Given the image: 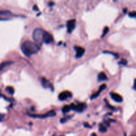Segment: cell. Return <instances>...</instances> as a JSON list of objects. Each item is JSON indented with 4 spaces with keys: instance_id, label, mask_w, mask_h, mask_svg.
I'll list each match as a JSON object with an SVG mask.
<instances>
[{
    "instance_id": "cell-1",
    "label": "cell",
    "mask_w": 136,
    "mask_h": 136,
    "mask_svg": "<svg viewBox=\"0 0 136 136\" xmlns=\"http://www.w3.org/2000/svg\"><path fill=\"white\" fill-rule=\"evenodd\" d=\"M21 51L25 55L29 57L37 53L39 51V47L33 42L27 41L22 44Z\"/></svg>"
},
{
    "instance_id": "cell-2",
    "label": "cell",
    "mask_w": 136,
    "mask_h": 136,
    "mask_svg": "<svg viewBox=\"0 0 136 136\" xmlns=\"http://www.w3.org/2000/svg\"><path fill=\"white\" fill-rule=\"evenodd\" d=\"M45 31L42 29H35L33 31V39L36 45H37L39 47L41 46L43 43H44L43 42V35Z\"/></svg>"
},
{
    "instance_id": "cell-3",
    "label": "cell",
    "mask_w": 136,
    "mask_h": 136,
    "mask_svg": "<svg viewBox=\"0 0 136 136\" xmlns=\"http://www.w3.org/2000/svg\"><path fill=\"white\" fill-rule=\"evenodd\" d=\"M30 116L35 118H46L49 117H54L56 116V112L55 110H51L43 115H29Z\"/></svg>"
},
{
    "instance_id": "cell-4",
    "label": "cell",
    "mask_w": 136,
    "mask_h": 136,
    "mask_svg": "<svg viewBox=\"0 0 136 136\" xmlns=\"http://www.w3.org/2000/svg\"><path fill=\"white\" fill-rule=\"evenodd\" d=\"M70 106L71 110H73L76 111L78 112H82L84 110L85 108H86V104H83V103H80L78 104L74 105V104H72L70 105Z\"/></svg>"
},
{
    "instance_id": "cell-5",
    "label": "cell",
    "mask_w": 136,
    "mask_h": 136,
    "mask_svg": "<svg viewBox=\"0 0 136 136\" xmlns=\"http://www.w3.org/2000/svg\"><path fill=\"white\" fill-rule=\"evenodd\" d=\"M54 38L51 34L49 33V32H47L45 31L43 35V42L46 44L51 43L53 42Z\"/></svg>"
},
{
    "instance_id": "cell-6",
    "label": "cell",
    "mask_w": 136,
    "mask_h": 136,
    "mask_svg": "<svg viewBox=\"0 0 136 136\" xmlns=\"http://www.w3.org/2000/svg\"><path fill=\"white\" fill-rule=\"evenodd\" d=\"M72 96V94L70 92L65 91V92L60 93V94L59 95V98L60 100H65L69 98H71Z\"/></svg>"
},
{
    "instance_id": "cell-7",
    "label": "cell",
    "mask_w": 136,
    "mask_h": 136,
    "mask_svg": "<svg viewBox=\"0 0 136 136\" xmlns=\"http://www.w3.org/2000/svg\"><path fill=\"white\" fill-rule=\"evenodd\" d=\"M76 27V20L70 19L67 22V32L68 33H70L73 31Z\"/></svg>"
},
{
    "instance_id": "cell-8",
    "label": "cell",
    "mask_w": 136,
    "mask_h": 136,
    "mask_svg": "<svg viewBox=\"0 0 136 136\" xmlns=\"http://www.w3.org/2000/svg\"><path fill=\"white\" fill-rule=\"evenodd\" d=\"M74 49L75 50H76V57L80 58L84 55V52H85V50L84 48L76 46V47H74Z\"/></svg>"
},
{
    "instance_id": "cell-9",
    "label": "cell",
    "mask_w": 136,
    "mask_h": 136,
    "mask_svg": "<svg viewBox=\"0 0 136 136\" xmlns=\"http://www.w3.org/2000/svg\"><path fill=\"white\" fill-rule=\"evenodd\" d=\"M110 96L112 97V98L114 101L117 102H122L123 100V98L122 96H120L118 94L115 92H111Z\"/></svg>"
},
{
    "instance_id": "cell-10",
    "label": "cell",
    "mask_w": 136,
    "mask_h": 136,
    "mask_svg": "<svg viewBox=\"0 0 136 136\" xmlns=\"http://www.w3.org/2000/svg\"><path fill=\"white\" fill-rule=\"evenodd\" d=\"M41 82H42V85H43V86L45 87V88H51L52 84L51 83L49 82V81L47 80L45 78H43L41 80Z\"/></svg>"
},
{
    "instance_id": "cell-11",
    "label": "cell",
    "mask_w": 136,
    "mask_h": 136,
    "mask_svg": "<svg viewBox=\"0 0 136 136\" xmlns=\"http://www.w3.org/2000/svg\"><path fill=\"white\" fill-rule=\"evenodd\" d=\"M98 80L99 82H102V81L106 80L107 76L104 72H101L98 75Z\"/></svg>"
},
{
    "instance_id": "cell-12",
    "label": "cell",
    "mask_w": 136,
    "mask_h": 136,
    "mask_svg": "<svg viewBox=\"0 0 136 136\" xmlns=\"http://www.w3.org/2000/svg\"><path fill=\"white\" fill-rule=\"evenodd\" d=\"M13 63V61H5L3 62V63H2L1 64H0V71L2 70L3 69L5 68V67H8V66L11 65V64Z\"/></svg>"
},
{
    "instance_id": "cell-13",
    "label": "cell",
    "mask_w": 136,
    "mask_h": 136,
    "mask_svg": "<svg viewBox=\"0 0 136 136\" xmlns=\"http://www.w3.org/2000/svg\"><path fill=\"white\" fill-rule=\"evenodd\" d=\"M99 130L101 133H106L107 132L106 127L104 126L103 124H100V127H99Z\"/></svg>"
},
{
    "instance_id": "cell-14",
    "label": "cell",
    "mask_w": 136,
    "mask_h": 136,
    "mask_svg": "<svg viewBox=\"0 0 136 136\" xmlns=\"http://www.w3.org/2000/svg\"><path fill=\"white\" fill-rule=\"evenodd\" d=\"M70 110H71L70 106H67H67H65L63 107V110H62V111H63V112L64 114L68 112Z\"/></svg>"
},
{
    "instance_id": "cell-15",
    "label": "cell",
    "mask_w": 136,
    "mask_h": 136,
    "mask_svg": "<svg viewBox=\"0 0 136 136\" xmlns=\"http://www.w3.org/2000/svg\"><path fill=\"white\" fill-rule=\"evenodd\" d=\"M6 90L8 92H9V94H13L14 92H15V90H14L13 88H12V87L11 86L7 87Z\"/></svg>"
},
{
    "instance_id": "cell-16",
    "label": "cell",
    "mask_w": 136,
    "mask_h": 136,
    "mask_svg": "<svg viewBox=\"0 0 136 136\" xmlns=\"http://www.w3.org/2000/svg\"><path fill=\"white\" fill-rule=\"evenodd\" d=\"M11 13L9 11H0V15H8Z\"/></svg>"
},
{
    "instance_id": "cell-17",
    "label": "cell",
    "mask_w": 136,
    "mask_h": 136,
    "mask_svg": "<svg viewBox=\"0 0 136 136\" xmlns=\"http://www.w3.org/2000/svg\"><path fill=\"white\" fill-rule=\"evenodd\" d=\"M109 31V28L108 27H106L104 29V31H103V33L102 35V37H105V36L106 35V34L108 33Z\"/></svg>"
},
{
    "instance_id": "cell-18",
    "label": "cell",
    "mask_w": 136,
    "mask_h": 136,
    "mask_svg": "<svg viewBox=\"0 0 136 136\" xmlns=\"http://www.w3.org/2000/svg\"><path fill=\"white\" fill-rule=\"evenodd\" d=\"M127 63H128V62L126 59H122L121 60V61L120 62V65H126Z\"/></svg>"
},
{
    "instance_id": "cell-19",
    "label": "cell",
    "mask_w": 136,
    "mask_h": 136,
    "mask_svg": "<svg viewBox=\"0 0 136 136\" xmlns=\"http://www.w3.org/2000/svg\"><path fill=\"white\" fill-rule=\"evenodd\" d=\"M129 16L131 17H136V11H133V12L130 13H129Z\"/></svg>"
},
{
    "instance_id": "cell-20",
    "label": "cell",
    "mask_w": 136,
    "mask_h": 136,
    "mask_svg": "<svg viewBox=\"0 0 136 136\" xmlns=\"http://www.w3.org/2000/svg\"><path fill=\"white\" fill-rule=\"evenodd\" d=\"M68 119V118L67 117V118H64V119H61V123L65 122Z\"/></svg>"
},
{
    "instance_id": "cell-21",
    "label": "cell",
    "mask_w": 136,
    "mask_h": 136,
    "mask_svg": "<svg viewBox=\"0 0 136 136\" xmlns=\"http://www.w3.org/2000/svg\"><path fill=\"white\" fill-rule=\"evenodd\" d=\"M84 127H86V128H91L90 126L88 124H87V123H84Z\"/></svg>"
},
{
    "instance_id": "cell-22",
    "label": "cell",
    "mask_w": 136,
    "mask_h": 136,
    "mask_svg": "<svg viewBox=\"0 0 136 136\" xmlns=\"http://www.w3.org/2000/svg\"><path fill=\"white\" fill-rule=\"evenodd\" d=\"M4 117H5V115L4 114H0V122H1L3 120Z\"/></svg>"
},
{
    "instance_id": "cell-23",
    "label": "cell",
    "mask_w": 136,
    "mask_h": 136,
    "mask_svg": "<svg viewBox=\"0 0 136 136\" xmlns=\"http://www.w3.org/2000/svg\"><path fill=\"white\" fill-rule=\"evenodd\" d=\"M33 9L34 10H36V11H37L38 9H38V7H37V5H35L33 7Z\"/></svg>"
},
{
    "instance_id": "cell-24",
    "label": "cell",
    "mask_w": 136,
    "mask_h": 136,
    "mask_svg": "<svg viewBox=\"0 0 136 136\" xmlns=\"http://www.w3.org/2000/svg\"><path fill=\"white\" fill-rule=\"evenodd\" d=\"M91 136H96V134H95V133H93V134H92Z\"/></svg>"
}]
</instances>
